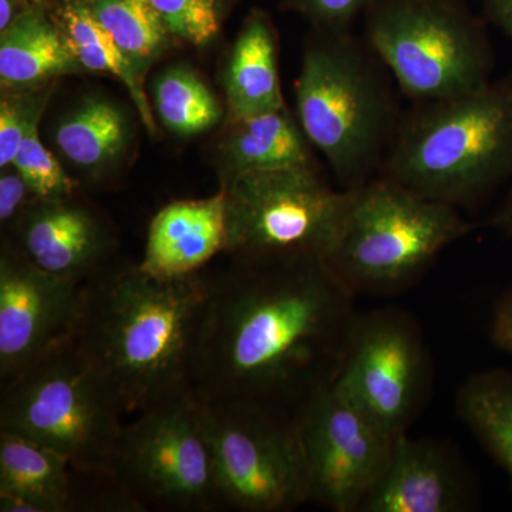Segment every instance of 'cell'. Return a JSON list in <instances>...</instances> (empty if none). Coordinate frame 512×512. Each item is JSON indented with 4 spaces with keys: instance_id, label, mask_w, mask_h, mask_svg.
Returning a JSON list of instances; mask_svg holds the SVG:
<instances>
[{
    "instance_id": "cell-6",
    "label": "cell",
    "mask_w": 512,
    "mask_h": 512,
    "mask_svg": "<svg viewBox=\"0 0 512 512\" xmlns=\"http://www.w3.org/2000/svg\"><path fill=\"white\" fill-rule=\"evenodd\" d=\"M352 194L348 221L326 264L355 295L402 288L434 256L476 228L454 205L382 174Z\"/></svg>"
},
{
    "instance_id": "cell-4",
    "label": "cell",
    "mask_w": 512,
    "mask_h": 512,
    "mask_svg": "<svg viewBox=\"0 0 512 512\" xmlns=\"http://www.w3.org/2000/svg\"><path fill=\"white\" fill-rule=\"evenodd\" d=\"M295 99L303 133L345 190L379 174L402 117L389 70L365 39L313 30Z\"/></svg>"
},
{
    "instance_id": "cell-27",
    "label": "cell",
    "mask_w": 512,
    "mask_h": 512,
    "mask_svg": "<svg viewBox=\"0 0 512 512\" xmlns=\"http://www.w3.org/2000/svg\"><path fill=\"white\" fill-rule=\"evenodd\" d=\"M171 35L195 46L211 43L220 33L232 0H148Z\"/></svg>"
},
{
    "instance_id": "cell-11",
    "label": "cell",
    "mask_w": 512,
    "mask_h": 512,
    "mask_svg": "<svg viewBox=\"0 0 512 512\" xmlns=\"http://www.w3.org/2000/svg\"><path fill=\"white\" fill-rule=\"evenodd\" d=\"M430 360L406 313L384 309L357 316L336 389L387 434L407 433L429 393Z\"/></svg>"
},
{
    "instance_id": "cell-9",
    "label": "cell",
    "mask_w": 512,
    "mask_h": 512,
    "mask_svg": "<svg viewBox=\"0 0 512 512\" xmlns=\"http://www.w3.org/2000/svg\"><path fill=\"white\" fill-rule=\"evenodd\" d=\"M136 416L121 430L109 477L138 512L221 510L194 387Z\"/></svg>"
},
{
    "instance_id": "cell-34",
    "label": "cell",
    "mask_w": 512,
    "mask_h": 512,
    "mask_svg": "<svg viewBox=\"0 0 512 512\" xmlns=\"http://www.w3.org/2000/svg\"><path fill=\"white\" fill-rule=\"evenodd\" d=\"M29 0H0V32L8 28L23 10L29 8Z\"/></svg>"
},
{
    "instance_id": "cell-22",
    "label": "cell",
    "mask_w": 512,
    "mask_h": 512,
    "mask_svg": "<svg viewBox=\"0 0 512 512\" xmlns=\"http://www.w3.org/2000/svg\"><path fill=\"white\" fill-rule=\"evenodd\" d=\"M56 23L84 72L107 73L120 80L130 93L144 126L150 133H156V117L144 90V79L86 3L83 0L64 3L57 12Z\"/></svg>"
},
{
    "instance_id": "cell-18",
    "label": "cell",
    "mask_w": 512,
    "mask_h": 512,
    "mask_svg": "<svg viewBox=\"0 0 512 512\" xmlns=\"http://www.w3.org/2000/svg\"><path fill=\"white\" fill-rule=\"evenodd\" d=\"M217 163L222 185L242 175L316 165L311 143L288 107L247 119L228 120L218 141Z\"/></svg>"
},
{
    "instance_id": "cell-19",
    "label": "cell",
    "mask_w": 512,
    "mask_h": 512,
    "mask_svg": "<svg viewBox=\"0 0 512 512\" xmlns=\"http://www.w3.org/2000/svg\"><path fill=\"white\" fill-rule=\"evenodd\" d=\"M228 120L285 109L278 69V47L271 16L254 9L229 53L224 73Z\"/></svg>"
},
{
    "instance_id": "cell-12",
    "label": "cell",
    "mask_w": 512,
    "mask_h": 512,
    "mask_svg": "<svg viewBox=\"0 0 512 512\" xmlns=\"http://www.w3.org/2000/svg\"><path fill=\"white\" fill-rule=\"evenodd\" d=\"M308 468L311 501L360 512L382 476L393 437L330 383L293 410Z\"/></svg>"
},
{
    "instance_id": "cell-28",
    "label": "cell",
    "mask_w": 512,
    "mask_h": 512,
    "mask_svg": "<svg viewBox=\"0 0 512 512\" xmlns=\"http://www.w3.org/2000/svg\"><path fill=\"white\" fill-rule=\"evenodd\" d=\"M52 83L36 89L3 92L0 101V168L13 164L20 144L36 120L42 119Z\"/></svg>"
},
{
    "instance_id": "cell-14",
    "label": "cell",
    "mask_w": 512,
    "mask_h": 512,
    "mask_svg": "<svg viewBox=\"0 0 512 512\" xmlns=\"http://www.w3.org/2000/svg\"><path fill=\"white\" fill-rule=\"evenodd\" d=\"M6 242L36 268L80 285L113 264L116 245L109 222L74 195L37 198Z\"/></svg>"
},
{
    "instance_id": "cell-26",
    "label": "cell",
    "mask_w": 512,
    "mask_h": 512,
    "mask_svg": "<svg viewBox=\"0 0 512 512\" xmlns=\"http://www.w3.org/2000/svg\"><path fill=\"white\" fill-rule=\"evenodd\" d=\"M40 120L29 128L12 165L40 200L70 197L74 195L77 185L40 140Z\"/></svg>"
},
{
    "instance_id": "cell-32",
    "label": "cell",
    "mask_w": 512,
    "mask_h": 512,
    "mask_svg": "<svg viewBox=\"0 0 512 512\" xmlns=\"http://www.w3.org/2000/svg\"><path fill=\"white\" fill-rule=\"evenodd\" d=\"M487 22L497 26L512 43V0H481Z\"/></svg>"
},
{
    "instance_id": "cell-5",
    "label": "cell",
    "mask_w": 512,
    "mask_h": 512,
    "mask_svg": "<svg viewBox=\"0 0 512 512\" xmlns=\"http://www.w3.org/2000/svg\"><path fill=\"white\" fill-rule=\"evenodd\" d=\"M0 430L62 454L79 473L109 477L126 416L72 338L0 384Z\"/></svg>"
},
{
    "instance_id": "cell-30",
    "label": "cell",
    "mask_w": 512,
    "mask_h": 512,
    "mask_svg": "<svg viewBox=\"0 0 512 512\" xmlns=\"http://www.w3.org/2000/svg\"><path fill=\"white\" fill-rule=\"evenodd\" d=\"M37 200L15 165L0 168V224L6 231L15 225L26 208Z\"/></svg>"
},
{
    "instance_id": "cell-13",
    "label": "cell",
    "mask_w": 512,
    "mask_h": 512,
    "mask_svg": "<svg viewBox=\"0 0 512 512\" xmlns=\"http://www.w3.org/2000/svg\"><path fill=\"white\" fill-rule=\"evenodd\" d=\"M82 285L47 274L5 242L0 254V384L74 338Z\"/></svg>"
},
{
    "instance_id": "cell-31",
    "label": "cell",
    "mask_w": 512,
    "mask_h": 512,
    "mask_svg": "<svg viewBox=\"0 0 512 512\" xmlns=\"http://www.w3.org/2000/svg\"><path fill=\"white\" fill-rule=\"evenodd\" d=\"M491 339L498 349L512 355V289L497 302L491 322Z\"/></svg>"
},
{
    "instance_id": "cell-17",
    "label": "cell",
    "mask_w": 512,
    "mask_h": 512,
    "mask_svg": "<svg viewBox=\"0 0 512 512\" xmlns=\"http://www.w3.org/2000/svg\"><path fill=\"white\" fill-rule=\"evenodd\" d=\"M227 251V198L224 188L202 200L165 205L148 228L141 268L160 278H181L204 271Z\"/></svg>"
},
{
    "instance_id": "cell-16",
    "label": "cell",
    "mask_w": 512,
    "mask_h": 512,
    "mask_svg": "<svg viewBox=\"0 0 512 512\" xmlns=\"http://www.w3.org/2000/svg\"><path fill=\"white\" fill-rule=\"evenodd\" d=\"M473 500L471 484L450 451L400 434L360 512H457Z\"/></svg>"
},
{
    "instance_id": "cell-25",
    "label": "cell",
    "mask_w": 512,
    "mask_h": 512,
    "mask_svg": "<svg viewBox=\"0 0 512 512\" xmlns=\"http://www.w3.org/2000/svg\"><path fill=\"white\" fill-rule=\"evenodd\" d=\"M154 110L168 130L185 137L210 130L222 116L207 84L184 66L170 67L157 77Z\"/></svg>"
},
{
    "instance_id": "cell-8",
    "label": "cell",
    "mask_w": 512,
    "mask_h": 512,
    "mask_svg": "<svg viewBox=\"0 0 512 512\" xmlns=\"http://www.w3.org/2000/svg\"><path fill=\"white\" fill-rule=\"evenodd\" d=\"M197 396L222 508L285 512L311 501L293 413L249 400Z\"/></svg>"
},
{
    "instance_id": "cell-20",
    "label": "cell",
    "mask_w": 512,
    "mask_h": 512,
    "mask_svg": "<svg viewBox=\"0 0 512 512\" xmlns=\"http://www.w3.org/2000/svg\"><path fill=\"white\" fill-rule=\"evenodd\" d=\"M84 72L82 64L40 5L28 9L0 32V83L3 92L36 89L66 74Z\"/></svg>"
},
{
    "instance_id": "cell-7",
    "label": "cell",
    "mask_w": 512,
    "mask_h": 512,
    "mask_svg": "<svg viewBox=\"0 0 512 512\" xmlns=\"http://www.w3.org/2000/svg\"><path fill=\"white\" fill-rule=\"evenodd\" d=\"M365 22L367 45L416 103L451 99L491 82L487 26L464 0H382Z\"/></svg>"
},
{
    "instance_id": "cell-15",
    "label": "cell",
    "mask_w": 512,
    "mask_h": 512,
    "mask_svg": "<svg viewBox=\"0 0 512 512\" xmlns=\"http://www.w3.org/2000/svg\"><path fill=\"white\" fill-rule=\"evenodd\" d=\"M99 477L79 473L56 451L0 430V511L99 512Z\"/></svg>"
},
{
    "instance_id": "cell-10",
    "label": "cell",
    "mask_w": 512,
    "mask_h": 512,
    "mask_svg": "<svg viewBox=\"0 0 512 512\" xmlns=\"http://www.w3.org/2000/svg\"><path fill=\"white\" fill-rule=\"evenodd\" d=\"M227 198V251L231 258L326 261L338 244L352 205V190L336 191L316 165H296L235 178Z\"/></svg>"
},
{
    "instance_id": "cell-3",
    "label": "cell",
    "mask_w": 512,
    "mask_h": 512,
    "mask_svg": "<svg viewBox=\"0 0 512 512\" xmlns=\"http://www.w3.org/2000/svg\"><path fill=\"white\" fill-rule=\"evenodd\" d=\"M379 174L446 204H473L512 175V73L474 92L417 103Z\"/></svg>"
},
{
    "instance_id": "cell-29",
    "label": "cell",
    "mask_w": 512,
    "mask_h": 512,
    "mask_svg": "<svg viewBox=\"0 0 512 512\" xmlns=\"http://www.w3.org/2000/svg\"><path fill=\"white\" fill-rule=\"evenodd\" d=\"M382 0H282V9L302 16L319 32H350L353 23Z\"/></svg>"
},
{
    "instance_id": "cell-35",
    "label": "cell",
    "mask_w": 512,
    "mask_h": 512,
    "mask_svg": "<svg viewBox=\"0 0 512 512\" xmlns=\"http://www.w3.org/2000/svg\"><path fill=\"white\" fill-rule=\"evenodd\" d=\"M29 2H32L33 5H42V3L47 2V0H29Z\"/></svg>"
},
{
    "instance_id": "cell-2",
    "label": "cell",
    "mask_w": 512,
    "mask_h": 512,
    "mask_svg": "<svg viewBox=\"0 0 512 512\" xmlns=\"http://www.w3.org/2000/svg\"><path fill=\"white\" fill-rule=\"evenodd\" d=\"M211 274H148L113 262L82 284L74 339L138 414L192 386V360Z\"/></svg>"
},
{
    "instance_id": "cell-24",
    "label": "cell",
    "mask_w": 512,
    "mask_h": 512,
    "mask_svg": "<svg viewBox=\"0 0 512 512\" xmlns=\"http://www.w3.org/2000/svg\"><path fill=\"white\" fill-rule=\"evenodd\" d=\"M144 79L174 36L148 0H83Z\"/></svg>"
},
{
    "instance_id": "cell-21",
    "label": "cell",
    "mask_w": 512,
    "mask_h": 512,
    "mask_svg": "<svg viewBox=\"0 0 512 512\" xmlns=\"http://www.w3.org/2000/svg\"><path fill=\"white\" fill-rule=\"evenodd\" d=\"M126 113L106 97H86L55 128V143L70 163L101 173L116 163L130 143Z\"/></svg>"
},
{
    "instance_id": "cell-1",
    "label": "cell",
    "mask_w": 512,
    "mask_h": 512,
    "mask_svg": "<svg viewBox=\"0 0 512 512\" xmlns=\"http://www.w3.org/2000/svg\"><path fill=\"white\" fill-rule=\"evenodd\" d=\"M353 298L323 259L232 258L211 275L195 392L293 413L335 382L359 316Z\"/></svg>"
},
{
    "instance_id": "cell-33",
    "label": "cell",
    "mask_w": 512,
    "mask_h": 512,
    "mask_svg": "<svg viewBox=\"0 0 512 512\" xmlns=\"http://www.w3.org/2000/svg\"><path fill=\"white\" fill-rule=\"evenodd\" d=\"M490 225L505 237H512V185L500 210L495 212L494 217L491 218Z\"/></svg>"
},
{
    "instance_id": "cell-23",
    "label": "cell",
    "mask_w": 512,
    "mask_h": 512,
    "mask_svg": "<svg viewBox=\"0 0 512 512\" xmlns=\"http://www.w3.org/2000/svg\"><path fill=\"white\" fill-rule=\"evenodd\" d=\"M458 413L512 481V372L488 370L461 387Z\"/></svg>"
}]
</instances>
